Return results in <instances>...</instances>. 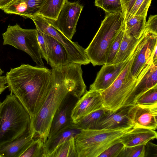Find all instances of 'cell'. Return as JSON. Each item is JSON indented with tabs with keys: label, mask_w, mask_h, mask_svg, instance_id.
<instances>
[{
	"label": "cell",
	"mask_w": 157,
	"mask_h": 157,
	"mask_svg": "<svg viewBox=\"0 0 157 157\" xmlns=\"http://www.w3.org/2000/svg\"><path fill=\"white\" fill-rule=\"evenodd\" d=\"M81 65L71 63L51 69L49 90L39 111L31 121L34 138L47 140L53 117L70 93L78 99L87 91L82 77Z\"/></svg>",
	"instance_id": "6da1fadb"
},
{
	"label": "cell",
	"mask_w": 157,
	"mask_h": 157,
	"mask_svg": "<svg viewBox=\"0 0 157 157\" xmlns=\"http://www.w3.org/2000/svg\"><path fill=\"white\" fill-rule=\"evenodd\" d=\"M52 71L47 67L22 64L6 76L8 88L29 114L31 121L40 109L49 89Z\"/></svg>",
	"instance_id": "7a4b0ae2"
},
{
	"label": "cell",
	"mask_w": 157,
	"mask_h": 157,
	"mask_svg": "<svg viewBox=\"0 0 157 157\" xmlns=\"http://www.w3.org/2000/svg\"><path fill=\"white\" fill-rule=\"evenodd\" d=\"M30 116L10 92L0 106V145L18 138L30 128Z\"/></svg>",
	"instance_id": "3957f363"
},
{
	"label": "cell",
	"mask_w": 157,
	"mask_h": 157,
	"mask_svg": "<svg viewBox=\"0 0 157 157\" xmlns=\"http://www.w3.org/2000/svg\"><path fill=\"white\" fill-rule=\"evenodd\" d=\"M105 14L98 31L85 49L86 53L94 66L106 63L110 45L124 24L122 12Z\"/></svg>",
	"instance_id": "277c9868"
},
{
	"label": "cell",
	"mask_w": 157,
	"mask_h": 157,
	"mask_svg": "<svg viewBox=\"0 0 157 157\" xmlns=\"http://www.w3.org/2000/svg\"><path fill=\"white\" fill-rule=\"evenodd\" d=\"M134 127L113 129H82L75 137L78 157H98Z\"/></svg>",
	"instance_id": "5b68a950"
},
{
	"label": "cell",
	"mask_w": 157,
	"mask_h": 157,
	"mask_svg": "<svg viewBox=\"0 0 157 157\" xmlns=\"http://www.w3.org/2000/svg\"><path fill=\"white\" fill-rule=\"evenodd\" d=\"M138 45L128 63L114 82L107 89L100 92L103 107L108 110L114 111L124 105L151 64L145 67L138 78H134L131 75V68L137 52Z\"/></svg>",
	"instance_id": "8992f818"
},
{
	"label": "cell",
	"mask_w": 157,
	"mask_h": 157,
	"mask_svg": "<svg viewBox=\"0 0 157 157\" xmlns=\"http://www.w3.org/2000/svg\"><path fill=\"white\" fill-rule=\"evenodd\" d=\"M3 44L9 45L28 54L36 63V66L44 67L35 29H25L17 24L9 25L2 34Z\"/></svg>",
	"instance_id": "52a82bcc"
},
{
	"label": "cell",
	"mask_w": 157,
	"mask_h": 157,
	"mask_svg": "<svg viewBox=\"0 0 157 157\" xmlns=\"http://www.w3.org/2000/svg\"><path fill=\"white\" fill-rule=\"evenodd\" d=\"M36 28L44 34L54 38L65 48L69 57L71 63L86 65L90 63L85 52V49L77 42L68 39L51 24L48 19L38 14L30 18Z\"/></svg>",
	"instance_id": "ba28073f"
},
{
	"label": "cell",
	"mask_w": 157,
	"mask_h": 157,
	"mask_svg": "<svg viewBox=\"0 0 157 157\" xmlns=\"http://www.w3.org/2000/svg\"><path fill=\"white\" fill-rule=\"evenodd\" d=\"M83 8L77 2H72L67 0L56 21L49 20L53 26L71 40L76 31V25Z\"/></svg>",
	"instance_id": "9c48e42d"
},
{
	"label": "cell",
	"mask_w": 157,
	"mask_h": 157,
	"mask_svg": "<svg viewBox=\"0 0 157 157\" xmlns=\"http://www.w3.org/2000/svg\"><path fill=\"white\" fill-rule=\"evenodd\" d=\"M157 35L145 31L138 45L137 52L131 68V75L138 78L144 68L152 61L154 51L157 47Z\"/></svg>",
	"instance_id": "30bf717a"
},
{
	"label": "cell",
	"mask_w": 157,
	"mask_h": 157,
	"mask_svg": "<svg viewBox=\"0 0 157 157\" xmlns=\"http://www.w3.org/2000/svg\"><path fill=\"white\" fill-rule=\"evenodd\" d=\"M135 49L129 57L123 62L116 64L103 65L94 82L90 85L89 90L100 92L110 86L122 71Z\"/></svg>",
	"instance_id": "8fae6325"
},
{
	"label": "cell",
	"mask_w": 157,
	"mask_h": 157,
	"mask_svg": "<svg viewBox=\"0 0 157 157\" xmlns=\"http://www.w3.org/2000/svg\"><path fill=\"white\" fill-rule=\"evenodd\" d=\"M103 107L102 97L100 92L87 91L78 99L72 111V122L75 123L84 116Z\"/></svg>",
	"instance_id": "7c38bea8"
},
{
	"label": "cell",
	"mask_w": 157,
	"mask_h": 157,
	"mask_svg": "<svg viewBox=\"0 0 157 157\" xmlns=\"http://www.w3.org/2000/svg\"><path fill=\"white\" fill-rule=\"evenodd\" d=\"M78 99L71 93L64 99L53 117L48 138L61 128L73 123L72 111Z\"/></svg>",
	"instance_id": "4fadbf2b"
},
{
	"label": "cell",
	"mask_w": 157,
	"mask_h": 157,
	"mask_svg": "<svg viewBox=\"0 0 157 157\" xmlns=\"http://www.w3.org/2000/svg\"><path fill=\"white\" fill-rule=\"evenodd\" d=\"M134 127L156 130L157 128V105L149 106L134 105L129 112Z\"/></svg>",
	"instance_id": "5bb4252c"
},
{
	"label": "cell",
	"mask_w": 157,
	"mask_h": 157,
	"mask_svg": "<svg viewBox=\"0 0 157 157\" xmlns=\"http://www.w3.org/2000/svg\"><path fill=\"white\" fill-rule=\"evenodd\" d=\"M43 34L47 48V63L52 68H56L71 63L68 54L64 46L52 37Z\"/></svg>",
	"instance_id": "9a60e30c"
},
{
	"label": "cell",
	"mask_w": 157,
	"mask_h": 157,
	"mask_svg": "<svg viewBox=\"0 0 157 157\" xmlns=\"http://www.w3.org/2000/svg\"><path fill=\"white\" fill-rule=\"evenodd\" d=\"M133 105H124L113 111L98 124L97 129H113L134 127L129 117Z\"/></svg>",
	"instance_id": "2e32d148"
},
{
	"label": "cell",
	"mask_w": 157,
	"mask_h": 157,
	"mask_svg": "<svg viewBox=\"0 0 157 157\" xmlns=\"http://www.w3.org/2000/svg\"><path fill=\"white\" fill-rule=\"evenodd\" d=\"M46 0H14L2 10L6 14H15L25 18L37 15Z\"/></svg>",
	"instance_id": "e0dca14e"
},
{
	"label": "cell",
	"mask_w": 157,
	"mask_h": 157,
	"mask_svg": "<svg viewBox=\"0 0 157 157\" xmlns=\"http://www.w3.org/2000/svg\"><path fill=\"white\" fill-rule=\"evenodd\" d=\"M31 127L11 141L0 145V157H20L34 140Z\"/></svg>",
	"instance_id": "ac0fdd59"
},
{
	"label": "cell",
	"mask_w": 157,
	"mask_h": 157,
	"mask_svg": "<svg viewBox=\"0 0 157 157\" xmlns=\"http://www.w3.org/2000/svg\"><path fill=\"white\" fill-rule=\"evenodd\" d=\"M156 85H157V63L152 62L135 87L124 105H134L137 99L142 94Z\"/></svg>",
	"instance_id": "d6986e66"
},
{
	"label": "cell",
	"mask_w": 157,
	"mask_h": 157,
	"mask_svg": "<svg viewBox=\"0 0 157 157\" xmlns=\"http://www.w3.org/2000/svg\"><path fill=\"white\" fill-rule=\"evenodd\" d=\"M157 133L151 129L134 127L120 138L124 147H129L145 144L151 140L156 139Z\"/></svg>",
	"instance_id": "ffe728a7"
},
{
	"label": "cell",
	"mask_w": 157,
	"mask_h": 157,
	"mask_svg": "<svg viewBox=\"0 0 157 157\" xmlns=\"http://www.w3.org/2000/svg\"><path fill=\"white\" fill-rule=\"evenodd\" d=\"M82 130L73 123L61 128L52 136L48 138L44 143L47 157L58 145L74 138Z\"/></svg>",
	"instance_id": "44dd1931"
},
{
	"label": "cell",
	"mask_w": 157,
	"mask_h": 157,
	"mask_svg": "<svg viewBox=\"0 0 157 157\" xmlns=\"http://www.w3.org/2000/svg\"><path fill=\"white\" fill-rule=\"evenodd\" d=\"M112 112L103 107L84 116L74 124L82 129H96L99 124Z\"/></svg>",
	"instance_id": "7402d4cb"
},
{
	"label": "cell",
	"mask_w": 157,
	"mask_h": 157,
	"mask_svg": "<svg viewBox=\"0 0 157 157\" xmlns=\"http://www.w3.org/2000/svg\"><path fill=\"white\" fill-rule=\"evenodd\" d=\"M144 33L140 39H137L124 32L119 51L113 64L121 63L128 59L142 39Z\"/></svg>",
	"instance_id": "603a6c76"
},
{
	"label": "cell",
	"mask_w": 157,
	"mask_h": 157,
	"mask_svg": "<svg viewBox=\"0 0 157 157\" xmlns=\"http://www.w3.org/2000/svg\"><path fill=\"white\" fill-rule=\"evenodd\" d=\"M146 17L135 15L125 23L123 28L124 32L136 39H140L144 33Z\"/></svg>",
	"instance_id": "cb8c5ba5"
},
{
	"label": "cell",
	"mask_w": 157,
	"mask_h": 157,
	"mask_svg": "<svg viewBox=\"0 0 157 157\" xmlns=\"http://www.w3.org/2000/svg\"><path fill=\"white\" fill-rule=\"evenodd\" d=\"M67 0H46L37 14L55 21Z\"/></svg>",
	"instance_id": "d4e9b609"
},
{
	"label": "cell",
	"mask_w": 157,
	"mask_h": 157,
	"mask_svg": "<svg viewBox=\"0 0 157 157\" xmlns=\"http://www.w3.org/2000/svg\"><path fill=\"white\" fill-rule=\"evenodd\" d=\"M48 157H78L74 138L58 145Z\"/></svg>",
	"instance_id": "484cf974"
},
{
	"label": "cell",
	"mask_w": 157,
	"mask_h": 157,
	"mask_svg": "<svg viewBox=\"0 0 157 157\" xmlns=\"http://www.w3.org/2000/svg\"><path fill=\"white\" fill-rule=\"evenodd\" d=\"M20 157H47L44 143L39 138L34 139Z\"/></svg>",
	"instance_id": "4316f807"
},
{
	"label": "cell",
	"mask_w": 157,
	"mask_h": 157,
	"mask_svg": "<svg viewBox=\"0 0 157 157\" xmlns=\"http://www.w3.org/2000/svg\"><path fill=\"white\" fill-rule=\"evenodd\" d=\"M95 5L101 8L109 13L122 12L123 8L121 0H95Z\"/></svg>",
	"instance_id": "83f0119b"
},
{
	"label": "cell",
	"mask_w": 157,
	"mask_h": 157,
	"mask_svg": "<svg viewBox=\"0 0 157 157\" xmlns=\"http://www.w3.org/2000/svg\"><path fill=\"white\" fill-rule=\"evenodd\" d=\"M157 105V85L142 94L136 100L135 105L149 106Z\"/></svg>",
	"instance_id": "f1b7e54d"
},
{
	"label": "cell",
	"mask_w": 157,
	"mask_h": 157,
	"mask_svg": "<svg viewBox=\"0 0 157 157\" xmlns=\"http://www.w3.org/2000/svg\"><path fill=\"white\" fill-rule=\"evenodd\" d=\"M152 0H136L132 7L125 22L135 15L146 17L147 12Z\"/></svg>",
	"instance_id": "f546056e"
},
{
	"label": "cell",
	"mask_w": 157,
	"mask_h": 157,
	"mask_svg": "<svg viewBox=\"0 0 157 157\" xmlns=\"http://www.w3.org/2000/svg\"><path fill=\"white\" fill-rule=\"evenodd\" d=\"M124 33L123 27L119 32L110 47L107 59L105 64H112L119 51Z\"/></svg>",
	"instance_id": "4dcf8cb0"
},
{
	"label": "cell",
	"mask_w": 157,
	"mask_h": 157,
	"mask_svg": "<svg viewBox=\"0 0 157 157\" xmlns=\"http://www.w3.org/2000/svg\"><path fill=\"white\" fill-rule=\"evenodd\" d=\"M145 144L124 147L118 157H144Z\"/></svg>",
	"instance_id": "1f68e13d"
},
{
	"label": "cell",
	"mask_w": 157,
	"mask_h": 157,
	"mask_svg": "<svg viewBox=\"0 0 157 157\" xmlns=\"http://www.w3.org/2000/svg\"><path fill=\"white\" fill-rule=\"evenodd\" d=\"M124 147L121 143L118 142L107 148L98 157H118Z\"/></svg>",
	"instance_id": "d6a6232c"
},
{
	"label": "cell",
	"mask_w": 157,
	"mask_h": 157,
	"mask_svg": "<svg viewBox=\"0 0 157 157\" xmlns=\"http://www.w3.org/2000/svg\"><path fill=\"white\" fill-rule=\"evenodd\" d=\"M37 32V38L40 48L42 58L48 62L47 50L46 43L44 36L43 33L38 29L36 28Z\"/></svg>",
	"instance_id": "836d02e7"
},
{
	"label": "cell",
	"mask_w": 157,
	"mask_h": 157,
	"mask_svg": "<svg viewBox=\"0 0 157 157\" xmlns=\"http://www.w3.org/2000/svg\"><path fill=\"white\" fill-rule=\"evenodd\" d=\"M157 35V15H151L146 22L145 31Z\"/></svg>",
	"instance_id": "e575fe53"
},
{
	"label": "cell",
	"mask_w": 157,
	"mask_h": 157,
	"mask_svg": "<svg viewBox=\"0 0 157 157\" xmlns=\"http://www.w3.org/2000/svg\"><path fill=\"white\" fill-rule=\"evenodd\" d=\"M136 0H121L123 8L124 22L126 21Z\"/></svg>",
	"instance_id": "d590c367"
},
{
	"label": "cell",
	"mask_w": 157,
	"mask_h": 157,
	"mask_svg": "<svg viewBox=\"0 0 157 157\" xmlns=\"http://www.w3.org/2000/svg\"><path fill=\"white\" fill-rule=\"evenodd\" d=\"M148 156H157V145L149 141L145 144L144 157Z\"/></svg>",
	"instance_id": "8d00e7d4"
},
{
	"label": "cell",
	"mask_w": 157,
	"mask_h": 157,
	"mask_svg": "<svg viewBox=\"0 0 157 157\" xmlns=\"http://www.w3.org/2000/svg\"><path fill=\"white\" fill-rule=\"evenodd\" d=\"M7 84V81L6 76H0V94L7 88H8V85H6Z\"/></svg>",
	"instance_id": "74e56055"
},
{
	"label": "cell",
	"mask_w": 157,
	"mask_h": 157,
	"mask_svg": "<svg viewBox=\"0 0 157 157\" xmlns=\"http://www.w3.org/2000/svg\"><path fill=\"white\" fill-rule=\"evenodd\" d=\"M3 73V71H2L0 68V76H1Z\"/></svg>",
	"instance_id": "f35d334b"
},
{
	"label": "cell",
	"mask_w": 157,
	"mask_h": 157,
	"mask_svg": "<svg viewBox=\"0 0 157 157\" xmlns=\"http://www.w3.org/2000/svg\"><path fill=\"white\" fill-rule=\"evenodd\" d=\"M1 102L0 100V105H1Z\"/></svg>",
	"instance_id": "ab89813d"
}]
</instances>
